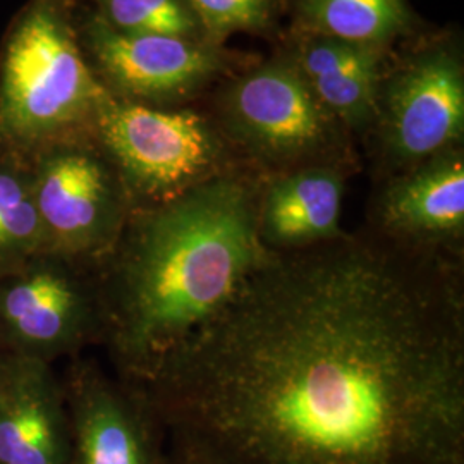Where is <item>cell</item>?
<instances>
[{"label": "cell", "instance_id": "3", "mask_svg": "<svg viewBox=\"0 0 464 464\" xmlns=\"http://www.w3.org/2000/svg\"><path fill=\"white\" fill-rule=\"evenodd\" d=\"M112 99L84 57L69 0H26L0 47V145L30 155L92 133Z\"/></svg>", "mask_w": 464, "mask_h": 464}, {"label": "cell", "instance_id": "1", "mask_svg": "<svg viewBox=\"0 0 464 464\" xmlns=\"http://www.w3.org/2000/svg\"><path fill=\"white\" fill-rule=\"evenodd\" d=\"M134 385L248 463H448L464 416V260L370 226L276 253Z\"/></svg>", "mask_w": 464, "mask_h": 464}, {"label": "cell", "instance_id": "14", "mask_svg": "<svg viewBox=\"0 0 464 464\" xmlns=\"http://www.w3.org/2000/svg\"><path fill=\"white\" fill-rule=\"evenodd\" d=\"M304 34L383 49L411 24L406 0H296Z\"/></svg>", "mask_w": 464, "mask_h": 464}, {"label": "cell", "instance_id": "6", "mask_svg": "<svg viewBox=\"0 0 464 464\" xmlns=\"http://www.w3.org/2000/svg\"><path fill=\"white\" fill-rule=\"evenodd\" d=\"M30 164L47 253L95 268L116 246L133 210L116 167L93 131L34 150Z\"/></svg>", "mask_w": 464, "mask_h": 464}, {"label": "cell", "instance_id": "10", "mask_svg": "<svg viewBox=\"0 0 464 464\" xmlns=\"http://www.w3.org/2000/svg\"><path fill=\"white\" fill-rule=\"evenodd\" d=\"M368 226L399 245L464 260L463 147L389 178Z\"/></svg>", "mask_w": 464, "mask_h": 464}, {"label": "cell", "instance_id": "8", "mask_svg": "<svg viewBox=\"0 0 464 464\" xmlns=\"http://www.w3.org/2000/svg\"><path fill=\"white\" fill-rule=\"evenodd\" d=\"M100 332L97 284L84 266L44 253L0 277V339L14 354L49 363Z\"/></svg>", "mask_w": 464, "mask_h": 464}, {"label": "cell", "instance_id": "15", "mask_svg": "<svg viewBox=\"0 0 464 464\" xmlns=\"http://www.w3.org/2000/svg\"><path fill=\"white\" fill-rule=\"evenodd\" d=\"M47 253L34 207L30 155L0 145V277Z\"/></svg>", "mask_w": 464, "mask_h": 464}, {"label": "cell", "instance_id": "9", "mask_svg": "<svg viewBox=\"0 0 464 464\" xmlns=\"http://www.w3.org/2000/svg\"><path fill=\"white\" fill-rule=\"evenodd\" d=\"M80 36L111 95L145 105L178 102L208 83L224 67L220 50L208 42L122 34L95 14L84 23Z\"/></svg>", "mask_w": 464, "mask_h": 464}, {"label": "cell", "instance_id": "13", "mask_svg": "<svg viewBox=\"0 0 464 464\" xmlns=\"http://www.w3.org/2000/svg\"><path fill=\"white\" fill-rule=\"evenodd\" d=\"M66 389L74 408L82 464H150L133 383L114 382L99 366L78 363Z\"/></svg>", "mask_w": 464, "mask_h": 464}, {"label": "cell", "instance_id": "2", "mask_svg": "<svg viewBox=\"0 0 464 464\" xmlns=\"http://www.w3.org/2000/svg\"><path fill=\"white\" fill-rule=\"evenodd\" d=\"M262 181L234 167L178 198L131 210L93 274L100 335L126 381H147L276 255L258 236Z\"/></svg>", "mask_w": 464, "mask_h": 464}, {"label": "cell", "instance_id": "11", "mask_svg": "<svg viewBox=\"0 0 464 464\" xmlns=\"http://www.w3.org/2000/svg\"><path fill=\"white\" fill-rule=\"evenodd\" d=\"M348 167L320 164L264 178L258 236L268 251L291 253L329 243L341 226Z\"/></svg>", "mask_w": 464, "mask_h": 464}, {"label": "cell", "instance_id": "4", "mask_svg": "<svg viewBox=\"0 0 464 464\" xmlns=\"http://www.w3.org/2000/svg\"><path fill=\"white\" fill-rule=\"evenodd\" d=\"M93 134L133 208L160 205L239 167L222 131L193 111L109 100Z\"/></svg>", "mask_w": 464, "mask_h": 464}, {"label": "cell", "instance_id": "12", "mask_svg": "<svg viewBox=\"0 0 464 464\" xmlns=\"http://www.w3.org/2000/svg\"><path fill=\"white\" fill-rule=\"evenodd\" d=\"M61 389L44 360H0V464H63Z\"/></svg>", "mask_w": 464, "mask_h": 464}, {"label": "cell", "instance_id": "17", "mask_svg": "<svg viewBox=\"0 0 464 464\" xmlns=\"http://www.w3.org/2000/svg\"><path fill=\"white\" fill-rule=\"evenodd\" d=\"M195 13L205 40L222 44L237 32H256L270 24L274 0H184Z\"/></svg>", "mask_w": 464, "mask_h": 464}, {"label": "cell", "instance_id": "16", "mask_svg": "<svg viewBox=\"0 0 464 464\" xmlns=\"http://www.w3.org/2000/svg\"><path fill=\"white\" fill-rule=\"evenodd\" d=\"M95 16L122 34H167L207 42L184 0H93Z\"/></svg>", "mask_w": 464, "mask_h": 464}, {"label": "cell", "instance_id": "5", "mask_svg": "<svg viewBox=\"0 0 464 464\" xmlns=\"http://www.w3.org/2000/svg\"><path fill=\"white\" fill-rule=\"evenodd\" d=\"M218 128L262 178L320 164L348 167L343 126L293 61H272L231 84Z\"/></svg>", "mask_w": 464, "mask_h": 464}, {"label": "cell", "instance_id": "7", "mask_svg": "<svg viewBox=\"0 0 464 464\" xmlns=\"http://www.w3.org/2000/svg\"><path fill=\"white\" fill-rule=\"evenodd\" d=\"M377 140L389 178L459 149L464 136V67L459 52L437 45L421 52L385 86Z\"/></svg>", "mask_w": 464, "mask_h": 464}]
</instances>
